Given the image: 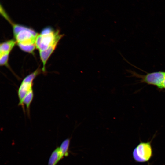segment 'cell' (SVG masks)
Instances as JSON below:
<instances>
[{
  "mask_svg": "<svg viewBox=\"0 0 165 165\" xmlns=\"http://www.w3.org/2000/svg\"><path fill=\"white\" fill-rule=\"evenodd\" d=\"M64 36L58 29L47 26L38 34L36 40V48L39 51L42 64V71H46V65L52 53L56 49L59 41Z\"/></svg>",
  "mask_w": 165,
  "mask_h": 165,
  "instance_id": "6da1fadb",
  "label": "cell"
},
{
  "mask_svg": "<svg viewBox=\"0 0 165 165\" xmlns=\"http://www.w3.org/2000/svg\"><path fill=\"white\" fill-rule=\"evenodd\" d=\"M7 21L12 26L14 40L20 49L24 52L33 53L38 33L27 26L13 23L10 18Z\"/></svg>",
  "mask_w": 165,
  "mask_h": 165,
  "instance_id": "7a4b0ae2",
  "label": "cell"
},
{
  "mask_svg": "<svg viewBox=\"0 0 165 165\" xmlns=\"http://www.w3.org/2000/svg\"><path fill=\"white\" fill-rule=\"evenodd\" d=\"M132 155L136 162L144 163L148 161L152 155L151 142H140L134 149Z\"/></svg>",
  "mask_w": 165,
  "mask_h": 165,
  "instance_id": "3957f363",
  "label": "cell"
},
{
  "mask_svg": "<svg viewBox=\"0 0 165 165\" xmlns=\"http://www.w3.org/2000/svg\"><path fill=\"white\" fill-rule=\"evenodd\" d=\"M134 76L141 79L140 82L157 87L161 89L162 84L165 79V72L159 71L148 73L144 75L138 74L134 72L129 71Z\"/></svg>",
  "mask_w": 165,
  "mask_h": 165,
  "instance_id": "277c9868",
  "label": "cell"
},
{
  "mask_svg": "<svg viewBox=\"0 0 165 165\" xmlns=\"http://www.w3.org/2000/svg\"><path fill=\"white\" fill-rule=\"evenodd\" d=\"M16 44L14 39L5 41L0 45V64L1 66H8L9 55Z\"/></svg>",
  "mask_w": 165,
  "mask_h": 165,
  "instance_id": "5b68a950",
  "label": "cell"
},
{
  "mask_svg": "<svg viewBox=\"0 0 165 165\" xmlns=\"http://www.w3.org/2000/svg\"><path fill=\"white\" fill-rule=\"evenodd\" d=\"M33 82L26 78L22 80L18 90L17 94L19 99L18 105L21 106L24 110L23 100L27 94L32 89Z\"/></svg>",
  "mask_w": 165,
  "mask_h": 165,
  "instance_id": "8992f818",
  "label": "cell"
},
{
  "mask_svg": "<svg viewBox=\"0 0 165 165\" xmlns=\"http://www.w3.org/2000/svg\"><path fill=\"white\" fill-rule=\"evenodd\" d=\"M64 156L60 147H57L52 152L49 160L48 165H56Z\"/></svg>",
  "mask_w": 165,
  "mask_h": 165,
  "instance_id": "52a82bcc",
  "label": "cell"
},
{
  "mask_svg": "<svg viewBox=\"0 0 165 165\" xmlns=\"http://www.w3.org/2000/svg\"><path fill=\"white\" fill-rule=\"evenodd\" d=\"M34 93L33 89L30 91L26 95L23 100V104L26 106L28 115L30 114V107L34 97Z\"/></svg>",
  "mask_w": 165,
  "mask_h": 165,
  "instance_id": "ba28073f",
  "label": "cell"
},
{
  "mask_svg": "<svg viewBox=\"0 0 165 165\" xmlns=\"http://www.w3.org/2000/svg\"><path fill=\"white\" fill-rule=\"evenodd\" d=\"M70 139V138H68L65 139L62 142L60 146L65 156H68L69 154L68 151Z\"/></svg>",
  "mask_w": 165,
  "mask_h": 165,
  "instance_id": "9c48e42d",
  "label": "cell"
},
{
  "mask_svg": "<svg viewBox=\"0 0 165 165\" xmlns=\"http://www.w3.org/2000/svg\"><path fill=\"white\" fill-rule=\"evenodd\" d=\"M165 89V79L163 81L161 89Z\"/></svg>",
  "mask_w": 165,
  "mask_h": 165,
  "instance_id": "30bf717a",
  "label": "cell"
}]
</instances>
